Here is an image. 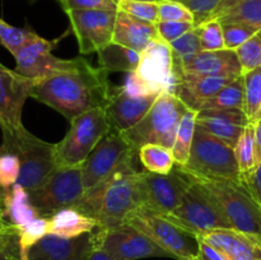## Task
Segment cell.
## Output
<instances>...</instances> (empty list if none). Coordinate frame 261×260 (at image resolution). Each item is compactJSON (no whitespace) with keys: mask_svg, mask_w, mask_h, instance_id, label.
<instances>
[{"mask_svg":"<svg viewBox=\"0 0 261 260\" xmlns=\"http://www.w3.org/2000/svg\"><path fill=\"white\" fill-rule=\"evenodd\" d=\"M111 89L109 73L81 58L71 70L37 82L31 97L71 121L89 110L105 109Z\"/></svg>","mask_w":261,"mask_h":260,"instance_id":"6da1fadb","label":"cell"},{"mask_svg":"<svg viewBox=\"0 0 261 260\" xmlns=\"http://www.w3.org/2000/svg\"><path fill=\"white\" fill-rule=\"evenodd\" d=\"M138 153L124 161L109 177L87 190L74 208L97 219L102 227L116 226L144 206L142 184L135 160Z\"/></svg>","mask_w":261,"mask_h":260,"instance_id":"7a4b0ae2","label":"cell"},{"mask_svg":"<svg viewBox=\"0 0 261 260\" xmlns=\"http://www.w3.org/2000/svg\"><path fill=\"white\" fill-rule=\"evenodd\" d=\"M185 173L191 183L195 184L221 208L232 228L261 237V208L254 200L242 178L241 181L213 180Z\"/></svg>","mask_w":261,"mask_h":260,"instance_id":"3957f363","label":"cell"},{"mask_svg":"<svg viewBox=\"0 0 261 260\" xmlns=\"http://www.w3.org/2000/svg\"><path fill=\"white\" fill-rule=\"evenodd\" d=\"M177 83L175 59L170 45L162 38L150 42L140 53L137 69L129 73L122 89L133 96H152L173 92Z\"/></svg>","mask_w":261,"mask_h":260,"instance_id":"277c9868","label":"cell"},{"mask_svg":"<svg viewBox=\"0 0 261 260\" xmlns=\"http://www.w3.org/2000/svg\"><path fill=\"white\" fill-rule=\"evenodd\" d=\"M188 107L172 92H162L148 114L126 132H121L133 149L145 144H161L172 149L176 133Z\"/></svg>","mask_w":261,"mask_h":260,"instance_id":"5b68a950","label":"cell"},{"mask_svg":"<svg viewBox=\"0 0 261 260\" xmlns=\"http://www.w3.org/2000/svg\"><path fill=\"white\" fill-rule=\"evenodd\" d=\"M111 129L103 107L89 110L71 120L66 135L55 144L58 167L83 165L99 140Z\"/></svg>","mask_w":261,"mask_h":260,"instance_id":"8992f818","label":"cell"},{"mask_svg":"<svg viewBox=\"0 0 261 260\" xmlns=\"http://www.w3.org/2000/svg\"><path fill=\"white\" fill-rule=\"evenodd\" d=\"M178 167L198 177L229 181H241L242 178L234 148L199 126H196L188 163Z\"/></svg>","mask_w":261,"mask_h":260,"instance_id":"52a82bcc","label":"cell"},{"mask_svg":"<svg viewBox=\"0 0 261 260\" xmlns=\"http://www.w3.org/2000/svg\"><path fill=\"white\" fill-rule=\"evenodd\" d=\"M0 153H14L18 155L20 173L17 184L25 191L37 188L58 168L55 144L40 139L27 129L14 137L3 138Z\"/></svg>","mask_w":261,"mask_h":260,"instance_id":"ba28073f","label":"cell"},{"mask_svg":"<svg viewBox=\"0 0 261 260\" xmlns=\"http://www.w3.org/2000/svg\"><path fill=\"white\" fill-rule=\"evenodd\" d=\"M27 193L41 217L48 218L61 209L75 206L86 193L82 166L55 168L42 184Z\"/></svg>","mask_w":261,"mask_h":260,"instance_id":"9c48e42d","label":"cell"},{"mask_svg":"<svg viewBox=\"0 0 261 260\" xmlns=\"http://www.w3.org/2000/svg\"><path fill=\"white\" fill-rule=\"evenodd\" d=\"M124 223L130 224L153 242L171 254L172 259L188 260L198 256V237L189 233L162 214L140 208L126 218Z\"/></svg>","mask_w":261,"mask_h":260,"instance_id":"30bf717a","label":"cell"},{"mask_svg":"<svg viewBox=\"0 0 261 260\" xmlns=\"http://www.w3.org/2000/svg\"><path fill=\"white\" fill-rule=\"evenodd\" d=\"M165 217L196 237L213 229L232 228L221 208L191 180L180 205Z\"/></svg>","mask_w":261,"mask_h":260,"instance_id":"8fae6325","label":"cell"},{"mask_svg":"<svg viewBox=\"0 0 261 260\" xmlns=\"http://www.w3.org/2000/svg\"><path fill=\"white\" fill-rule=\"evenodd\" d=\"M96 249H101L112 260H139L147 257H172L130 224L102 227L94 231Z\"/></svg>","mask_w":261,"mask_h":260,"instance_id":"7c38bea8","label":"cell"},{"mask_svg":"<svg viewBox=\"0 0 261 260\" xmlns=\"http://www.w3.org/2000/svg\"><path fill=\"white\" fill-rule=\"evenodd\" d=\"M59 41L60 38L48 41L35 33L33 37L14 56V70L27 78L40 82L48 76L74 69L78 65L81 58L60 59L53 54V50L56 47Z\"/></svg>","mask_w":261,"mask_h":260,"instance_id":"4fadbf2b","label":"cell"},{"mask_svg":"<svg viewBox=\"0 0 261 260\" xmlns=\"http://www.w3.org/2000/svg\"><path fill=\"white\" fill-rule=\"evenodd\" d=\"M37 82L0 63V129L3 138H10L25 129L23 106Z\"/></svg>","mask_w":261,"mask_h":260,"instance_id":"5bb4252c","label":"cell"},{"mask_svg":"<svg viewBox=\"0 0 261 260\" xmlns=\"http://www.w3.org/2000/svg\"><path fill=\"white\" fill-rule=\"evenodd\" d=\"M139 178L144 195L143 208L162 216L175 211L190 188L188 175L177 166L168 175L140 171Z\"/></svg>","mask_w":261,"mask_h":260,"instance_id":"9a60e30c","label":"cell"},{"mask_svg":"<svg viewBox=\"0 0 261 260\" xmlns=\"http://www.w3.org/2000/svg\"><path fill=\"white\" fill-rule=\"evenodd\" d=\"M138 153L119 130L111 129L82 165L84 190H89L109 177L126 158Z\"/></svg>","mask_w":261,"mask_h":260,"instance_id":"2e32d148","label":"cell"},{"mask_svg":"<svg viewBox=\"0 0 261 260\" xmlns=\"http://www.w3.org/2000/svg\"><path fill=\"white\" fill-rule=\"evenodd\" d=\"M79 53H98L112 42L117 12L112 10H68L65 12Z\"/></svg>","mask_w":261,"mask_h":260,"instance_id":"e0dca14e","label":"cell"},{"mask_svg":"<svg viewBox=\"0 0 261 260\" xmlns=\"http://www.w3.org/2000/svg\"><path fill=\"white\" fill-rule=\"evenodd\" d=\"M94 231L73 239L47 233L31 247L27 260H88L96 249Z\"/></svg>","mask_w":261,"mask_h":260,"instance_id":"ac0fdd59","label":"cell"},{"mask_svg":"<svg viewBox=\"0 0 261 260\" xmlns=\"http://www.w3.org/2000/svg\"><path fill=\"white\" fill-rule=\"evenodd\" d=\"M177 82L190 76H223L236 79L242 75L241 64L233 50L201 51L186 63L175 65Z\"/></svg>","mask_w":261,"mask_h":260,"instance_id":"d6986e66","label":"cell"},{"mask_svg":"<svg viewBox=\"0 0 261 260\" xmlns=\"http://www.w3.org/2000/svg\"><path fill=\"white\" fill-rule=\"evenodd\" d=\"M158 96H133L125 92L122 87L112 86L111 94L105 107L112 129L126 132L134 127L148 114Z\"/></svg>","mask_w":261,"mask_h":260,"instance_id":"ffe728a7","label":"cell"},{"mask_svg":"<svg viewBox=\"0 0 261 260\" xmlns=\"http://www.w3.org/2000/svg\"><path fill=\"white\" fill-rule=\"evenodd\" d=\"M198 239L218 249L228 260H261V237L256 235L219 228L205 232Z\"/></svg>","mask_w":261,"mask_h":260,"instance_id":"44dd1931","label":"cell"},{"mask_svg":"<svg viewBox=\"0 0 261 260\" xmlns=\"http://www.w3.org/2000/svg\"><path fill=\"white\" fill-rule=\"evenodd\" d=\"M249 122L246 114L240 110H200L196 117L199 127L233 148Z\"/></svg>","mask_w":261,"mask_h":260,"instance_id":"7402d4cb","label":"cell"},{"mask_svg":"<svg viewBox=\"0 0 261 260\" xmlns=\"http://www.w3.org/2000/svg\"><path fill=\"white\" fill-rule=\"evenodd\" d=\"M158 38L161 37L154 23L144 22L117 10L112 43L142 53L150 42Z\"/></svg>","mask_w":261,"mask_h":260,"instance_id":"603a6c76","label":"cell"},{"mask_svg":"<svg viewBox=\"0 0 261 260\" xmlns=\"http://www.w3.org/2000/svg\"><path fill=\"white\" fill-rule=\"evenodd\" d=\"M234 79L223 76H190L182 78L176 83L173 94L185 105L188 109L200 111L203 105L209 98L218 93L224 86Z\"/></svg>","mask_w":261,"mask_h":260,"instance_id":"cb8c5ba5","label":"cell"},{"mask_svg":"<svg viewBox=\"0 0 261 260\" xmlns=\"http://www.w3.org/2000/svg\"><path fill=\"white\" fill-rule=\"evenodd\" d=\"M101 226L97 219L86 216L74 206L59 211L48 217V233L73 239L87 232H93Z\"/></svg>","mask_w":261,"mask_h":260,"instance_id":"d4e9b609","label":"cell"},{"mask_svg":"<svg viewBox=\"0 0 261 260\" xmlns=\"http://www.w3.org/2000/svg\"><path fill=\"white\" fill-rule=\"evenodd\" d=\"M5 206L10 223L23 226L32 219L41 217L37 209L31 204L28 193L20 185L15 184L12 188L5 189Z\"/></svg>","mask_w":261,"mask_h":260,"instance_id":"484cf974","label":"cell"},{"mask_svg":"<svg viewBox=\"0 0 261 260\" xmlns=\"http://www.w3.org/2000/svg\"><path fill=\"white\" fill-rule=\"evenodd\" d=\"M97 55H98L99 68L105 69L107 73H110V71L132 73L137 69L140 59V53H138V51L112 42L105 48L99 50Z\"/></svg>","mask_w":261,"mask_h":260,"instance_id":"4316f807","label":"cell"},{"mask_svg":"<svg viewBox=\"0 0 261 260\" xmlns=\"http://www.w3.org/2000/svg\"><path fill=\"white\" fill-rule=\"evenodd\" d=\"M196 117H198V111L190 110L185 112L182 116L178 126L177 133H176L175 143L172 147L173 157L177 166H185L188 163L189 157H190L191 147H193L194 137L196 132Z\"/></svg>","mask_w":261,"mask_h":260,"instance_id":"83f0119b","label":"cell"},{"mask_svg":"<svg viewBox=\"0 0 261 260\" xmlns=\"http://www.w3.org/2000/svg\"><path fill=\"white\" fill-rule=\"evenodd\" d=\"M138 158L149 172L168 175L175 168V157L171 148L161 144H145L138 152Z\"/></svg>","mask_w":261,"mask_h":260,"instance_id":"f1b7e54d","label":"cell"},{"mask_svg":"<svg viewBox=\"0 0 261 260\" xmlns=\"http://www.w3.org/2000/svg\"><path fill=\"white\" fill-rule=\"evenodd\" d=\"M245 107L244 76H239L229 82L217 94L203 105L201 110H240Z\"/></svg>","mask_w":261,"mask_h":260,"instance_id":"f546056e","label":"cell"},{"mask_svg":"<svg viewBox=\"0 0 261 260\" xmlns=\"http://www.w3.org/2000/svg\"><path fill=\"white\" fill-rule=\"evenodd\" d=\"M212 18L218 19L222 24L239 23L261 31V0H244Z\"/></svg>","mask_w":261,"mask_h":260,"instance_id":"4dcf8cb0","label":"cell"},{"mask_svg":"<svg viewBox=\"0 0 261 260\" xmlns=\"http://www.w3.org/2000/svg\"><path fill=\"white\" fill-rule=\"evenodd\" d=\"M242 76H244L245 87L244 112L250 122H254L261 106V66L244 74Z\"/></svg>","mask_w":261,"mask_h":260,"instance_id":"1f68e13d","label":"cell"},{"mask_svg":"<svg viewBox=\"0 0 261 260\" xmlns=\"http://www.w3.org/2000/svg\"><path fill=\"white\" fill-rule=\"evenodd\" d=\"M172 50L173 59H175V65H180V64L186 63L194 56L201 53V43H200V36H199V28L195 27L191 31L186 32L177 40L172 41L168 43Z\"/></svg>","mask_w":261,"mask_h":260,"instance_id":"d6a6232c","label":"cell"},{"mask_svg":"<svg viewBox=\"0 0 261 260\" xmlns=\"http://www.w3.org/2000/svg\"><path fill=\"white\" fill-rule=\"evenodd\" d=\"M234 154H236L241 175L250 172L256 167V163H255L254 122H249L244 129L239 142L234 145Z\"/></svg>","mask_w":261,"mask_h":260,"instance_id":"836d02e7","label":"cell"},{"mask_svg":"<svg viewBox=\"0 0 261 260\" xmlns=\"http://www.w3.org/2000/svg\"><path fill=\"white\" fill-rule=\"evenodd\" d=\"M35 31L31 28H19L9 24L0 17V45L7 48L13 56L33 37Z\"/></svg>","mask_w":261,"mask_h":260,"instance_id":"e575fe53","label":"cell"},{"mask_svg":"<svg viewBox=\"0 0 261 260\" xmlns=\"http://www.w3.org/2000/svg\"><path fill=\"white\" fill-rule=\"evenodd\" d=\"M18 228H19L22 257L23 260H27V255L31 247L48 233V218L47 217H37L23 226H18Z\"/></svg>","mask_w":261,"mask_h":260,"instance_id":"d590c367","label":"cell"},{"mask_svg":"<svg viewBox=\"0 0 261 260\" xmlns=\"http://www.w3.org/2000/svg\"><path fill=\"white\" fill-rule=\"evenodd\" d=\"M199 36H200L201 50L203 51H218L224 50V37L222 23L216 18L205 20L198 25Z\"/></svg>","mask_w":261,"mask_h":260,"instance_id":"8d00e7d4","label":"cell"},{"mask_svg":"<svg viewBox=\"0 0 261 260\" xmlns=\"http://www.w3.org/2000/svg\"><path fill=\"white\" fill-rule=\"evenodd\" d=\"M240 64H241L242 75L261 66V33L250 38L240 47L234 50Z\"/></svg>","mask_w":261,"mask_h":260,"instance_id":"74e56055","label":"cell"},{"mask_svg":"<svg viewBox=\"0 0 261 260\" xmlns=\"http://www.w3.org/2000/svg\"><path fill=\"white\" fill-rule=\"evenodd\" d=\"M158 4L153 2H132L121 0L117 3V10L124 12L132 17L149 23L158 22Z\"/></svg>","mask_w":261,"mask_h":260,"instance_id":"f35d334b","label":"cell"},{"mask_svg":"<svg viewBox=\"0 0 261 260\" xmlns=\"http://www.w3.org/2000/svg\"><path fill=\"white\" fill-rule=\"evenodd\" d=\"M222 27H223V37L226 48L233 51L237 47H240L242 43H245L250 38L254 37L255 35L261 32L257 28L239 24V23H226V24H222Z\"/></svg>","mask_w":261,"mask_h":260,"instance_id":"ab89813d","label":"cell"},{"mask_svg":"<svg viewBox=\"0 0 261 260\" xmlns=\"http://www.w3.org/2000/svg\"><path fill=\"white\" fill-rule=\"evenodd\" d=\"M0 260H23L19 228L15 224L0 232Z\"/></svg>","mask_w":261,"mask_h":260,"instance_id":"60d3db41","label":"cell"},{"mask_svg":"<svg viewBox=\"0 0 261 260\" xmlns=\"http://www.w3.org/2000/svg\"><path fill=\"white\" fill-rule=\"evenodd\" d=\"M158 20L195 23V17L184 3L176 0H163L158 4Z\"/></svg>","mask_w":261,"mask_h":260,"instance_id":"b9f144b4","label":"cell"},{"mask_svg":"<svg viewBox=\"0 0 261 260\" xmlns=\"http://www.w3.org/2000/svg\"><path fill=\"white\" fill-rule=\"evenodd\" d=\"M20 161L14 153H0V188L9 189L18 183Z\"/></svg>","mask_w":261,"mask_h":260,"instance_id":"7bdbcfd3","label":"cell"},{"mask_svg":"<svg viewBox=\"0 0 261 260\" xmlns=\"http://www.w3.org/2000/svg\"><path fill=\"white\" fill-rule=\"evenodd\" d=\"M155 27H157L158 35L162 38L163 41H166L167 43L172 42V41L177 40L178 37H181L182 35H185L186 32L191 31L193 28H195V23L191 22H176V20H158L155 23Z\"/></svg>","mask_w":261,"mask_h":260,"instance_id":"ee69618b","label":"cell"},{"mask_svg":"<svg viewBox=\"0 0 261 260\" xmlns=\"http://www.w3.org/2000/svg\"><path fill=\"white\" fill-rule=\"evenodd\" d=\"M222 0H181L195 17V25H200L205 20L213 17Z\"/></svg>","mask_w":261,"mask_h":260,"instance_id":"f6af8a7d","label":"cell"},{"mask_svg":"<svg viewBox=\"0 0 261 260\" xmlns=\"http://www.w3.org/2000/svg\"><path fill=\"white\" fill-rule=\"evenodd\" d=\"M64 12L68 10H112L117 12L114 0H58Z\"/></svg>","mask_w":261,"mask_h":260,"instance_id":"bcb514c9","label":"cell"},{"mask_svg":"<svg viewBox=\"0 0 261 260\" xmlns=\"http://www.w3.org/2000/svg\"><path fill=\"white\" fill-rule=\"evenodd\" d=\"M242 181L249 189L250 194L252 195L254 200L261 208V163L257 165L254 170L242 175Z\"/></svg>","mask_w":261,"mask_h":260,"instance_id":"7dc6e473","label":"cell"},{"mask_svg":"<svg viewBox=\"0 0 261 260\" xmlns=\"http://www.w3.org/2000/svg\"><path fill=\"white\" fill-rule=\"evenodd\" d=\"M199 242V251L198 256L200 260H228L223 252L219 251L214 246L209 245L208 242L198 239Z\"/></svg>","mask_w":261,"mask_h":260,"instance_id":"c3c4849f","label":"cell"},{"mask_svg":"<svg viewBox=\"0 0 261 260\" xmlns=\"http://www.w3.org/2000/svg\"><path fill=\"white\" fill-rule=\"evenodd\" d=\"M254 144H255V163H261V119L254 121Z\"/></svg>","mask_w":261,"mask_h":260,"instance_id":"681fc988","label":"cell"},{"mask_svg":"<svg viewBox=\"0 0 261 260\" xmlns=\"http://www.w3.org/2000/svg\"><path fill=\"white\" fill-rule=\"evenodd\" d=\"M5 189L0 188V232L4 231V229L9 228L13 223H10V221L8 219L7 216V206H5Z\"/></svg>","mask_w":261,"mask_h":260,"instance_id":"f907efd6","label":"cell"},{"mask_svg":"<svg viewBox=\"0 0 261 260\" xmlns=\"http://www.w3.org/2000/svg\"><path fill=\"white\" fill-rule=\"evenodd\" d=\"M241 2H244V0H222L221 4L218 5L217 10H216V12H214L213 17H214V15L221 14V13L226 12L227 9H229V8H232V7H233V5L239 4V3H241Z\"/></svg>","mask_w":261,"mask_h":260,"instance_id":"816d5d0a","label":"cell"},{"mask_svg":"<svg viewBox=\"0 0 261 260\" xmlns=\"http://www.w3.org/2000/svg\"><path fill=\"white\" fill-rule=\"evenodd\" d=\"M88 260H112L109 255L105 251H102L101 249H94L93 252L91 254V256L88 257Z\"/></svg>","mask_w":261,"mask_h":260,"instance_id":"f5cc1de1","label":"cell"},{"mask_svg":"<svg viewBox=\"0 0 261 260\" xmlns=\"http://www.w3.org/2000/svg\"><path fill=\"white\" fill-rule=\"evenodd\" d=\"M115 3H119V2H121V0H114ZM132 2H153V3H161V2H163V0H132Z\"/></svg>","mask_w":261,"mask_h":260,"instance_id":"db71d44e","label":"cell"},{"mask_svg":"<svg viewBox=\"0 0 261 260\" xmlns=\"http://www.w3.org/2000/svg\"><path fill=\"white\" fill-rule=\"evenodd\" d=\"M259 119H261V106H260V110H259V112H257V116H256V120H259ZM256 120H255V121H256Z\"/></svg>","mask_w":261,"mask_h":260,"instance_id":"11a10c76","label":"cell"},{"mask_svg":"<svg viewBox=\"0 0 261 260\" xmlns=\"http://www.w3.org/2000/svg\"><path fill=\"white\" fill-rule=\"evenodd\" d=\"M188 260H200V259H199V256H194V257H191V259H188Z\"/></svg>","mask_w":261,"mask_h":260,"instance_id":"9f6ffc18","label":"cell"},{"mask_svg":"<svg viewBox=\"0 0 261 260\" xmlns=\"http://www.w3.org/2000/svg\"><path fill=\"white\" fill-rule=\"evenodd\" d=\"M28 2H30L31 4H33V3H36V2H37V0H28Z\"/></svg>","mask_w":261,"mask_h":260,"instance_id":"6f0895ef","label":"cell"},{"mask_svg":"<svg viewBox=\"0 0 261 260\" xmlns=\"http://www.w3.org/2000/svg\"><path fill=\"white\" fill-rule=\"evenodd\" d=\"M176 2H181V0H176Z\"/></svg>","mask_w":261,"mask_h":260,"instance_id":"680465c9","label":"cell"}]
</instances>
